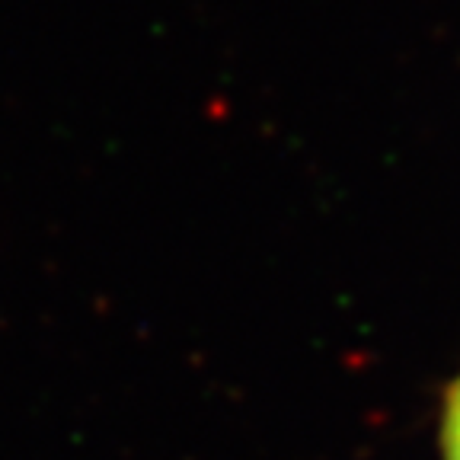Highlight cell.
<instances>
[{
  "mask_svg": "<svg viewBox=\"0 0 460 460\" xmlns=\"http://www.w3.org/2000/svg\"><path fill=\"white\" fill-rule=\"evenodd\" d=\"M438 451L441 460H460V374L447 384L445 396H441Z\"/></svg>",
  "mask_w": 460,
  "mask_h": 460,
  "instance_id": "cell-1",
  "label": "cell"
}]
</instances>
